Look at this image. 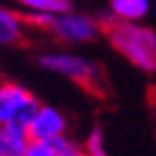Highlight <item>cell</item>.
<instances>
[{
  "mask_svg": "<svg viewBox=\"0 0 156 156\" xmlns=\"http://www.w3.org/2000/svg\"><path fill=\"white\" fill-rule=\"evenodd\" d=\"M103 31L107 36L109 45L129 60L136 69L145 74L156 72V31L140 23H125V20H114L112 13L101 20Z\"/></svg>",
  "mask_w": 156,
  "mask_h": 156,
  "instance_id": "obj_1",
  "label": "cell"
},
{
  "mask_svg": "<svg viewBox=\"0 0 156 156\" xmlns=\"http://www.w3.org/2000/svg\"><path fill=\"white\" fill-rule=\"evenodd\" d=\"M38 65L45 72L58 74L67 80L80 85L85 91H101L103 87L101 67L94 60L83 58V56L67 54V51H47L38 56Z\"/></svg>",
  "mask_w": 156,
  "mask_h": 156,
  "instance_id": "obj_2",
  "label": "cell"
},
{
  "mask_svg": "<svg viewBox=\"0 0 156 156\" xmlns=\"http://www.w3.org/2000/svg\"><path fill=\"white\" fill-rule=\"evenodd\" d=\"M38 107L40 101L25 85L16 80H0V123L2 125L27 127Z\"/></svg>",
  "mask_w": 156,
  "mask_h": 156,
  "instance_id": "obj_3",
  "label": "cell"
},
{
  "mask_svg": "<svg viewBox=\"0 0 156 156\" xmlns=\"http://www.w3.org/2000/svg\"><path fill=\"white\" fill-rule=\"evenodd\" d=\"M103 31V23L91 16H85V13H76V11H65L54 16L51 25H49V34L65 42V45H85V42H91L98 34Z\"/></svg>",
  "mask_w": 156,
  "mask_h": 156,
  "instance_id": "obj_4",
  "label": "cell"
},
{
  "mask_svg": "<svg viewBox=\"0 0 156 156\" xmlns=\"http://www.w3.org/2000/svg\"><path fill=\"white\" fill-rule=\"evenodd\" d=\"M67 116L62 114L58 107L51 105H42L36 109V114L31 116V120L27 123V132L31 138H42V140H54L67 134Z\"/></svg>",
  "mask_w": 156,
  "mask_h": 156,
  "instance_id": "obj_5",
  "label": "cell"
},
{
  "mask_svg": "<svg viewBox=\"0 0 156 156\" xmlns=\"http://www.w3.org/2000/svg\"><path fill=\"white\" fill-rule=\"evenodd\" d=\"M27 29H29V25L25 20V13L0 7V45L5 47L20 45L27 36Z\"/></svg>",
  "mask_w": 156,
  "mask_h": 156,
  "instance_id": "obj_6",
  "label": "cell"
},
{
  "mask_svg": "<svg viewBox=\"0 0 156 156\" xmlns=\"http://www.w3.org/2000/svg\"><path fill=\"white\" fill-rule=\"evenodd\" d=\"M29 132L23 125H0V150L2 156H23L29 145Z\"/></svg>",
  "mask_w": 156,
  "mask_h": 156,
  "instance_id": "obj_7",
  "label": "cell"
},
{
  "mask_svg": "<svg viewBox=\"0 0 156 156\" xmlns=\"http://www.w3.org/2000/svg\"><path fill=\"white\" fill-rule=\"evenodd\" d=\"M150 0H109V13L114 20L140 23L150 13Z\"/></svg>",
  "mask_w": 156,
  "mask_h": 156,
  "instance_id": "obj_8",
  "label": "cell"
},
{
  "mask_svg": "<svg viewBox=\"0 0 156 156\" xmlns=\"http://www.w3.org/2000/svg\"><path fill=\"white\" fill-rule=\"evenodd\" d=\"M16 5L25 13H49V16H58L72 9L69 0H16Z\"/></svg>",
  "mask_w": 156,
  "mask_h": 156,
  "instance_id": "obj_9",
  "label": "cell"
},
{
  "mask_svg": "<svg viewBox=\"0 0 156 156\" xmlns=\"http://www.w3.org/2000/svg\"><path fill=\"white\" fill-rule=\"evenodd\" d=\"M85 152H87V156H109L107 147H105V136H103L101 127H94L87 134V138H85Z\"/></svg>",
  "mask_w": 156,
  "mask_h": 156,
  "instance_id": "obj_10",
  "label": "cell"
},
{
  "mask_svg": "<svg viewBox=\"0 0 156 156\" xmlns=\"http://www.w3.org/2000/svg\"><path fill=\"white\" fill-rule=\"evenodd\" d=\"M56 154H58V147L54 145V140L31 138L23 156H56Z\"/></svg>",
  "mask_w": 156,
  "mask_h": 156,
  "instance_id": "obj_11",
  "label": "cell"
},
{
  "mask_svg": "<svg viewBox=\"0 0 156 156\" xmlns=\"http://www.w3.org/2000/svg\"><path fill=\"white\" fill-rule=\"evenodd\" d=\"M56 156H87V152H85V147H78L76 143H72L69 147H65V150H60Z\"/></svg>",
  "mask_w": 156,
  "mask_h": 156,
  "instance_id": "obj_12",
  "label": "cell"
},
{
  "mask_svg": "<svg viewBox=\"0 0 156 156\" xmlns=\"http://www.w3.org/2000/svg\"><path fill=\"white\" fill-rule=\"evenodd\" d=\"M0 156H2V150H0Z\"/></svg>",
  "mask_w": 156,
  "mask_h": 156,
  "instance_id": "obj_13",
  "label": "cell"
},
{
  "mask_svg": "<svg viewBox=\"0 0 156 156\" xmlns=\"http://www.w3.org/2000/svg\"><path fill=\"white\" fill-rule=\"evenodd\" d=\"M0 125H2V123H0Z\"/></svg>",
  "mask_w": 156,
  "mask_h": 156,
  "instance_id": "obj_14",
  "label": "cell"
}]
</instances>
